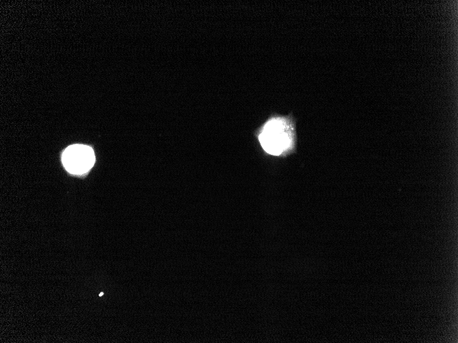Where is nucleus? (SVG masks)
<instances>
[{
	"instance_id": "obj_1",
	"label": "nucleus",
	"mask_w": 458,
	"mask_h": 343,
	"mask_svg": "<svg viewBox=\"0 0 458 343\" xmlns=\"http://www.w3.org/2000/svg\"><path fill=\"white\" fill-rule=\"evenodd\" d=\"M259 140L267 153L280 155L294 145L293 127L284 118L272 119L264 126Z\"/></svg>"
},
{
	"instance_id": "obj_2",
	"label": "nucleus",
	"mask_w": 458,
	"mask_h": 343,
	"mask_svg": "<svg viewBox=\"0 0 458 343\" xmlns=\"http://www.w3.org/2000/svg\"><path fill=\"white\" fill-rule=\"evenodd\" d=\"M62 160L65 168L69 173L82 174L93 166L95 154L90 147L74 144L64 150Z\"/></svg>"
},
{
	"instance_id": "obj_3",
	"label": "nucleus",
	"mask_w": 458,
	"mask_h": 343,
	"mask_svg": "<svg viewBox=\"0 0 458 343\" xmlns=\"http://www.w3.org/2000/svg\"><path fill=\"white\" fill-rule=\"evenodd\" d=\"M102 295H104V292H101V293L99 294V296H101Z\"/></svg>"
}]
</instances>
